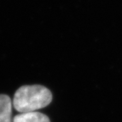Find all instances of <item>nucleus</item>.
Listing matches in <instances>:
<instances>
[{
  "label": "nucleus",
  "instance_id": "nucleus-1",
  "mask_svg": "<svg viewBox=\"0 0 122 122\" xmlns=\"http://www.w3.org/2000/svg\"><path fill=\"white\" fill-rule=\"evenodd\" d=\"M52 100L51 92L41 85L23 86L14 94V108L21 113L35 112L46 107Z\"/></svg>",
  "mask_w": 122,
  "mask_h": 122
},
{
  "label": "nucleus",
  "instance_id": "nucleus-2",
  "mask_svg": "<svg viewBox=\"0 0 122 122\" xmlns=\"http://www.w3.org/2000/svg\"><path fill=\"white\" fill-rule=\"evenodd\" d=\"M12 105L9 96L0 94V122H13Z\"/></svg>",
  "mask_w": 122,
  "mask_h": 122
},
{
  "label": "nucleus",
  "instance_id": "nucleus-3",
  "mask_svg": "<svg viewBox=\"0 0 122 122\" xmlns=\"http://www.w3.org/2000/svg\"><path fill=\"white\" fill-rule=\"evenodd\" d=\"M13 122H50L48 116L39 112H29L16 116Z\"/></svg>",
  "mask_w": 122,
  "mask_h": 122
}]
</instances>
